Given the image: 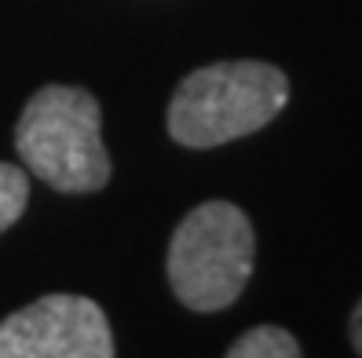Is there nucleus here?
Here are the masks:
<instances>
[{"instance_id": "obj_1", "label": "nucleus", "mask_w": 362, "mask_h": 358, "mask_svg": "<svg viewBox=\"0 0 362 358\" xmlns=\"http://www.w3.org/2000/svg\"><path fill=\"white\" fill-rule=\"evenodd\" d=\"M289 77L260 59L212 62L187 73L168 99V136L190 150L245 139L286 110Z\"/></svg>"}, {"instance_id": "obj_2", "label": "nucleus", "mask_w": 362, "mask_h": 358, "mask_svg": "<svg viewBox=\"0 0 362 358\" xmlns=\"http://www.w3.org/2000/svg\"><path fill=\"white\" fill-rule=\"evenodd\" d=\"M15 150L26 172L62 194H95L110 183L103 146V110L92 92L45 84L30 95L15 124Z\"/></svg>"}, {"instance_id": "obj_3", "label": "nucleus", "mask_w": 362, "mask_h": 358, "mask_svg": "<svg viewBox=\"0 0 362 358\" xmlns=\"http://www.w3.org/2000/svg\"><path fill=\"white\" fill-rule=\"evenodd\" d=\"M257 260V234L238 205L205 201L180 220L168 241V285L190 311L216 314L245 292Z\"/></svg>"}, {"instance_id": "obj_4", "label": "nucleus", "mask_w": 362, "mask_h": 358, "mask_svg": "<svg viewBox=\"0 0 362 358\" xmlns=\"http://www.w3.org/2000/svg\"><path fill=\"white\" fill-rule=\"evenodd\" d=\"M0 358H114L106 311L77 292H48L0 322Z\"/></svg>"}, {"instance_id": "obj_5", "label": "nucleus", "mask_w": 362, "mask_h": 358, "mask_svg": "<svg viewBox=\"0 0 362 358\" xmlns=\"http://www.w3.org/2000/svg\"><path fill=\"white\" fill-rule=\"evenodd\" d=\"M227 358H304V351L282 326H252L230 344Z\"/></svg>"}, {"instance_id": "obj_6", "label": "nucleus", "mask_w": 362, "mask_h": 358, "mask_svg": "<svg viewBox=\"0 0 362 358\" xmlns=\"http://www.w3.org/2000/svg\"><path fill=\"white\" fill-rule=\"evenodd\" d=\"M30 205V176L26 168L0 161V234L23 220Z\"/></svg>"}, {"instance_id": "obj_7", "label": "nucleus", "mask_w": 362, "mask_h": 358, "mask_svg": "<svg viewBox=\"0 0 362 358\" xmlns=\"http://www.w3.org/2000/svg\"><path fill=\"white\" fill-rule=\"evenodd\" d=\"M348 336H351V347H355V351H358V358H362V300H358V304H355V311H351Z\"/></svg>"}]
</instances>
